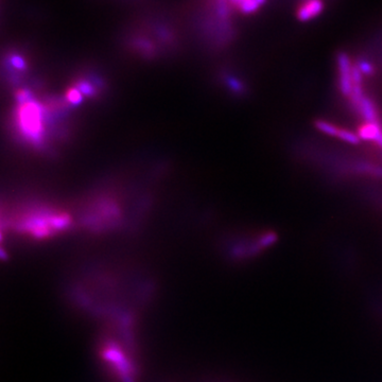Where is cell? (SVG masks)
Instances as JSON below:
<instances>
[{"instance_id": "6da1fadb", "label": "cell", "mask_w": 382, "mask_h": 382, "mask_svg": "<svg viewBox=\"0 0 382 382\" xmlns=\"http://www.w3.org/2000/svg\"><path fill=\"white\" fill-rule=\"evenodd\" d=\"M17 112V123L24 135L33 141H38L43 132V112L39 104L25 101Z\"/></svg>"}, {"instance_id": "7a4b0ae2", "label": "cell", "mask_w": 382, "mask_h": 382, "mask_svg": "<svg viewBox=\"0 0 382 382\" xmlns=\"http://www.w3.org/2000/svg\"><path fill=\"white\" fill-rule=\"evenodd\" d=\"M338 68H339V83L340 90L344 96H350L353 92V67L351 65L350 57L345 52L338 54Z\"/></svg>"}, {"instance_id": "3957f363", "label": "cell", "mask_w": 382, "mask_h": 382, "mask_svg": "<svg viewBox=\"0 0 382 382\" xmlns=\"http://www.w3.org/2000/svg\"><path fill=\"white\" fill-rule=\"evenodd\" d=\"M324 10L322 2L305 3L297 11V19L302 22H308L319 16Z\"/></svg>"}, {"instance_id": "277c9868", "label": "cell", "mask_w": 382, "mask_h": 382, "mask_svg": "<svg viewBox=\"0 0 382 382\" xmlns=\"http://www.w3.org/2000/svg\"><path fill=\"white\" fill-rule=\"evenodd\" d=\"M382 134V128L377 122H368L359 131V137L367 140L377 141Z\"/></svg>"}, {"instance_id": "5b68a950", "label": "cell", "mask_w": 382, "mask_h": 382, "mask_svg": "<svg viewBox=\"0 0 382 382\" xmlns=\"http://www.w3.org/2000/svg\"><path fill=\"white\" fill-rule=\"evenodd\" d=\"M358 108H359L361 115L363 116V118L367 120L368 122H376L377 115H376L375 106H374V103L372 102V100H370L369 98L364 97V99L362 100V102L360 103Z\"/></svg>"}, {"instance_id": "8992f818", "label": "cell", "mask_w": 382, "mask_h": 382, "mask_svg": "<svg viewBox=\"0 0 382 382\" xmlns=\"http://www.w3.org/2000/svg\"><path fill=\"white\" fill-rule=\"evenodd\" d=\"M240 11L244 14H252L254 12H256L264 3L263 2H259V0H247V2H238V3H235Z\"/></svg>"}, {"instance_id": "52a82bcc", "label": "cell", "mask_w": 382, "mask_h": 382, "mask_svg": "<svg viewBox=\"0 0 382 382\" xmlns=\"http://www.w3.org/2000/svg\"><path fill=\"white\" fill-rule=\"evenodd\" d=\"M315 126H317V129L321 132H323L324 134L326 135H329V136H336L338 137L339 135V131L340 129L337 128L336 125L331 124L327 121H324V120H318L317 122H315Z\"/></svg>"}, {"instance_id": "ba28073f", "label": "cell", "mask_w": 382, "mask_h": 382, "mask_svg": "<svg viewBox=\"0 0 382 382\" xmlns=\"http://www.w3.org/2000/svg\"><path fill=\"white\" fill-rule=\"evenodd\" d=\"M338 137L340 139H342L343 141L348 142V143H351V144H358L360 142L359 135L356 134V133L352 132V131H348V130L340 129Z\"/></svg>"}, {"instance_id": "9c48e42d", "label": "cell", "mask_w": 382, "mask_h": 382, "mask_svg": "<svg viewBox=\"0 0 382 382\" xmlns=\"http://www.w3.org/2000/svg\"><path fill=\"white\" fill-rule=\"evenodd\" d=\"M67 99L68 101L71 102V103H79L81 102L82 100V95H81V92L79 89H70L68 92V95H67Z\"/></svg>"}, {"instance_id": "30bf717a", "label": "cell", "mask_w": 382, "mask_h": 382, "mask_svg": "<svg viewBox=\"0 0 382 382\" xmlns=\"http://www.w3.org/2000/svg\"><path fill=\"white\" fill-rule=\"evenodd\" d=\"M358 68L360 69V71H361L362 74H365V75H371V74H373V67H372V65H371L369 62H367V61H362V62H360V64H359V66H358Z\"/></svg>"}, {"instance_id": "8fae6325", "label": "cell", "mask_w": 382, "mask_h": 382, "mask_svg": "<svg viewBox=\"0 0 382 382\" xmlns=\"http://www.w3.org/2000/svg\"><path fill=\"white\" fill-rule=\"evenodd\" d=\"M12 64L14 65V67H16V68H20V69H23V68H25V66H26V64H25L24 60H23V59H21L20 57H14V58L12 59Z\"/></svg>"}]
</instances>
